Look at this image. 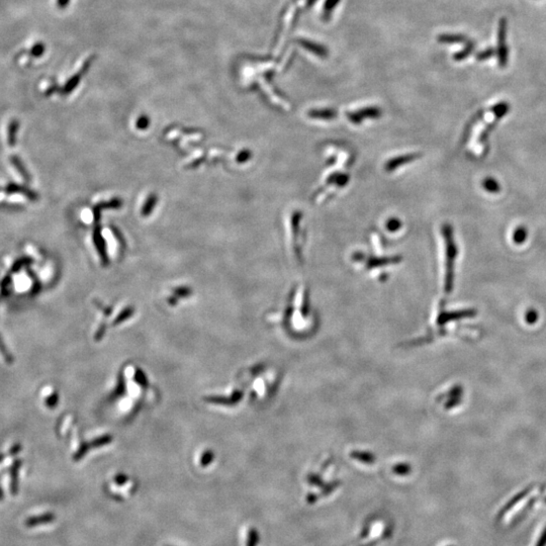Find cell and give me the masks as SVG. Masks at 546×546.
Listing matches in <instances>:
<instances>
[{
	"label": "cell",
	"mask_w": 546,
	"mask_h": 546,
	"mask_svg": "<svg viewBox=\"0 0 546 546\" xmlns=\"http://www.w3.org/2000/svg\"><path fill=\"white\" fill-rule=\"evenodd\" d=\"M507 31H508V21L506 17H502L499 21L498 26V61L501 68L507 67L508 59H509V50L507 46Z\"/></svg>",
	"instance_id": "cell-1"
},
{
	"label": "cell",
	"mask_w": 546,
	"mask_h": 546,
	"mask_svg": "<svg viewBox=\"0 0 546 546\" xmlns=\"http://www.w3.org/2000/svg\"><path fill=\"white\" fill-rule=\"evenodd\" d=\"M55 519H56L55 514L45 513V514L32 516V517L28 518L25 522V525L28 527V528H33V527H36V526L52 523V522L55 521Z\"/></svg>",
	"instance_id": "cell-2"
},
{
	"label": "cell",
	"mask_w": 546,
	"mask_h": 546,
	"mask_svg": "<svg viewBox=\"0 0 546 546\" xmlns=\"http://www.w3.org/2000/svg\"><path fill=\"white\" fill-rule=\"evenodd\" d=\"M440 40L444 43H463L465 45L473 42L472 40L467 39L466 36L463 35H442Z\"/></svg>",
	"instance_id": "cell-3"
},
{
	"label": "cell",
	"mask_w": 546,
	"mask_h": 546,
	"mask_svg": "<svg viewBox=\"0 0 546 546\" xmlns=\"http://www.w3.org/2000/svg\"><path fill=\"white\" fill-rule=\"evenodd\" d=\"M475 49H476V43L473 41L472 43H469V44L466 45V47H465V49H464L463 51L457 53V54L454 56V59L460 61V60H463V59L467 58L470 54L474 53Z\"/></svg>",
	"instance_id": "cell-4"
},
{
	"label": "cell",
	"mask_w": 546,
	"mask_h": 546,
	"mask_svg": "<svg viewBox=\"0 0 546 546\" xmlns=\"http://www.w3.org/2000/svg\"><path fill=\"white\" fill-rule=\"evenodd\" d=\"M483 187H484V190H486V191L489 192V193H497V192L500 191V185H499V183H498L495 179H493V178H487V179H485V180L483 181Z\"/></svg>",
	"instance_id": "cell-5"
},
{
	"label": "cell",
	"mask_w": 546,
	"mask_h": 546,
	"mask_svg": "<svg viewBox=\"0 0 546 546\" xmlns=\"http://www.w3.org/2000/svg\"><path fill=\"white\" fill-rule=\"evenodd\" d=\"M495 54H496V52H495L494 48H486L485 50H483V51L477 54V60L478 61H485L489 58L494 57Z\"/></svg>",
	"instance_id": "cell-6"
},
{
	"label": "cell",
	"mask_w": 546,
	"mask_h": 546,
	"mask_svg": "<svg viewBox=\"0 0 546 546\" xmlns=\"http://www.w3.org/2000/svg\"><path fill=\"white\" fill-rule=\"evenodd\" d=\"M526 237H527V232H526L525 228L522 227V228H518L515 231L514 236H513V240L516 244H522L525 241Z\"/></svg>",
	"instance_id": "cell-7"
},
{
	"label": "cell",
	"mask_w": 546,
	"mask_h": 546,
	"mask_svg": "<svg viewBox=\"0 0 546 546\" xmlns=\"http://www.w3.org/2000/svg\"><path fill=\"white\" fill-rule=\"evenodd\" d=\"M257 541H258V535H257L256 530H251L250 533H249L247 546H256Z\"/></svg>",
	"instance_id": "cell-8"
},
{
	"label": "cell",
	"mask_w": 546,
	"mask_h": 546,
	"mask_svg": "<svg viewBox=\"0 0 546 546\" xmlns=\"http://www.w3.org/2000/svg\"><path fill=\"white\" fill-rule=\"evenodd\" d=\"M536 546H546V529L542 532V534L540 535Z\"/></svg>",
	"instance_id": "cell-9"
},
{
	"label": "cell",
	"mask_w": 546,
	"mask_h": 546,
	"mask_svg": "<svg viewBox=\"0 0 546 546\" xmlns=\"http://www.w3.org/2000/svg\"><path fill=\"white\" fill-rule=\"evenodd\" d=\"M1 500H3V492H2V489L0 488V501H1Z\"/></svg>",
	"instance_id": "cell-10"
}]
</instances>
